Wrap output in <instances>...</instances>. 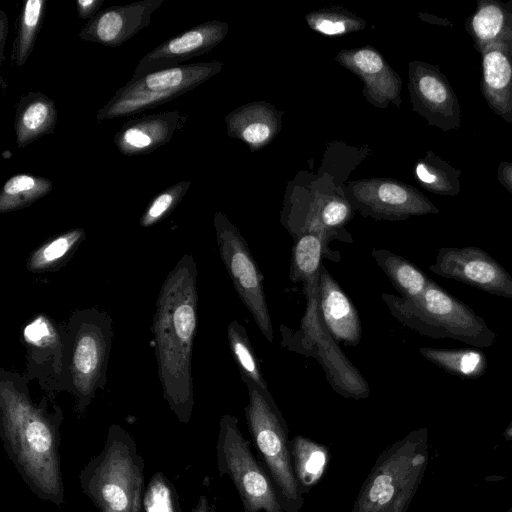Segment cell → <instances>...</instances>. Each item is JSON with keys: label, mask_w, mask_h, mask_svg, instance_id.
Instances as JSON below:
<instances>
[{"label": "cell", "mask_w": 512, "mask_h": 512, "mask_svg": "<svg viewBox=\"0 0 512 512\" xmlns=\"http://www.w3.org/2000/svg\"><path fill=\"white\" fill-rule=\"evenodd\" d=\"M291 452L295 476L303 495L324 475L329 452L327 447L302 435L291 441Z\"/></svg>", "instance_id": "24"}, {"label": "cell", "mask_w": 512, "mask_h": 512, "mask_svg": "<svg viewBox=\"0 0 512 512\" xmlns=\"http://www.w3.org/2000/svg\"><path fill=\"white\" fill-rule=\"evenodd\" d=\"M164 0H139L100 10L79 31L84 41L118 47L151 23L152 14Z\"/></svg>", "instance_id": "16"}, {"label": "cell", "mask_w": 512, "mask_h": 512, "mask_svg": "<svg viewBox=\"0 0 512 512\" xmlns=\"http://www.w3.org/2000/svg\"><path fill=\"white\" fill-rule=\"evenodd\" d=\"M143 510L144 512H181L178 492L161 471L154 473L145 487Z\"/></svg>", "instance_id": "32"}, {"label": "cell", "mask_w": 512, "mask_h": 512, "mask_svg": "<svg viewBox=\"0 0 512 512\" xmlns=\"http://www.w3.org/2000/svg\"><path fill=\"white\" fill-rule=\"evenodd\" d=\"M228 30L226 22L212 20L165 40L139 60L131 79L183 65L192 58L210 52L224 40Z\"/></svg>", "instance_id": "15"}, {"label": "cell", "mask_w": 512, "mask_h": 512, "mask_svg": "<svg viewBox=\"0 0 512 512\" xmlns=\"http://www.w3.org/2000/svg\"><path fill=\"white\" fill-rule=\"evenodd\" d=\"M317 302L321 322L332 338L346 346L358 345L362 326L357 308L324 264L319 271Z\"/></svg>", "instance_id": "19"}, {"label": "cell", "mask_w": 512, "mask_h": 512, "mask_svg": "<svg viewBox=\"0 0 512 512\" xmlns=\"http://www.w3.org/2000/svg\"><path fill=\"white\" fill-rule=\"evenodd\" d=\"M187 120V115L178 111L143 115L125 121L113 142L122 155L149 154L170 142L175 133L184 129Z\"/></svg>", "instance_id": "18"}, {"label": "cell", "mask_w": 512, "mask_h": 512, "mask_svg": "<svg viewBox=\"0 0 512 512\" xmlns=\"http://www.w3.org/2000/svg\"><path fill=\"white\" fill-rule=\"evenodd\" d=\"M381 298L391 315L404 326L434 339L449 338L448 334L424 311L415 298H404L387 292L382 293Z\"/></svg>", "instance_id": "29"}, {"label": "cell", "mask_w": 512, "mask_h": 512, "mask_svg": "<svg viewBox=\"0 0 512 512\" xmlns=\"http://www.w3.org/2000/svg\"><path fill=\"white\" fill-rule=\"evenodd\" d=\"M429 269L438 276L512 300V275L481 248H440Z\"/></svg>", "instance_id": "12"}, {"label": "cell", "mask_w": 512, "mask_h": 512, "mask_svg": "<svg viewBox=\"0 0 512 512\" xmlns=\"http://www.w3.org/2000/svg\"><path fill=\"white\" fill-rule=\"evenodd\" d=\"M506 512H512V506Z\"/></svg>", "instance_id": "43"}, {"label": "cell", "mask_w": 512, "mask_h": 512, "mask_svg": "<svg viewBox=\"0 0 512 512\" xmlns=\"http://www.w3.org/2000/svg\"><path fill=\"white\" fill-rule=\"evenodd\" d=\"M319 277V276H318ZM306 308L300 327L291 333L281 325L283 348L315 358L333 390L345 398L364 399L370 394L366 379L349 361L323 326L318 311V278L303 284Z\"/></svg>", "instance_id": "7"}, {"label": "cell", "mask_w": 512, "mask_h": 512, "mask_svg": "<svg viewBox=\"0 0 512 512\" xmlns=\"http://www.w3.org/2000/svg\"><path fill=\"white\" fill-rule=\"evenodd\" d=\"M484 78L493 89H502L510 81L512 69L509 61L499 51L487 53L483 60Z\"/></svg>", "instance_id": "35"}, {"label": "cell", "mask_w": 512, "mask_h": 512, "mask_svg": "<svg viewBox=\"0 0 512 512\" xmlns=\"http://www.w3.org/2000/svg\"><path fill=\"white\" fill-rule=\"evenodd\" d=\"M499 175L504 185L512 192V164H501L499 168Z\"/></svg>", "instance_id": "40"}, {"label": "cell", "mask_w": 512, "mask_h": 512, "mask_svg": "<svg viewBox=\"0 0 512 512\" xmlns=\"http://www.w3.org/2000/svg\"><path fill=\"white\" fill-rule=\"evenodd\" d=\"M410 79L414 93L422 101L428 104L440 105L447 100L446 87L433 73L417 68L411 70Z\"/></svg>", "instance_id": "34"}, {"label": "cell", "mask_w": 512, "mask_h": 512, "mask_svg": "<svg viewBox=\"0 0 512 512\" xmlns=\"http://www.w3.org/2000/svg\"><path fill=\"white\" fill-rule=\"evenodd\" d=\"M220 61L183 64L130 79L96 113L99 122L155 108L195 89L221 72Z\"/></svg>", "instance_id": "8"}, {"label": "cell", "mask_w": 512, "mask_h": 512, "mask_svg": "<svg viewBox=\"0 0 512 512\" xmlns=\"http://www.w3.org/2000/svg\"><path fill=\"white\" fill-rule=\"evenodd\" d=\"M198 319L197 267L183 255L167 274L157 297L152 330L163 397L187 424L194 407L192 350Z\"/></svg>", "instance_id": "2"}, {"label": "cell", "mask_w": 512, "mask_h": 512, "mask_svg": "<svg viewBox=\"0 0 512 512\" xmlns=\"http://www.w3.org/2000/svg\"><path fill=\"white\" fill-rule=\"evenodd\" d=\"M419 352L447 373L461 378L477 379L488 367L485 354L477 349L421 347Z\"/></svg>", "instance_id": "25"}, {"label": "cell", "mask_w": 512, "mask_h": 512, "mask_svg": "<svg viewBox=\"0 0 512 512\" xmlns=\"http://www.w3.org/2000/svg\"><path fill=\"white\" fill-rule=\"evenodd\" d=\"M57 119L58 111L53 99L36 91L22 95L15 107L17 146L24 148L45 135L53 134Z\"/></svg>", "instance_id": "21"}, {"label": "cell", "mask_w": 512, "mask_h": 512, "mask_svg": "<svg viewBox=\"0 0 512 512\" xmlns=\"http://www.w3.org/2000/svg\"><path fill=\"white\" fill-rule=\"evenodd\" d=\"M8 17L4 11H0V64L5 60L4 50L8 36Z\"/></svg>", "instance_id": "38"}, {"label": "cell", "mask_w": 512, "mask_h": 512, "mask_svg": "<svg viewBox=\"0 0 512 512\" xmlns=\"http://www.w3.org/2000/svg\"><path fill=\"white\" fill-rule=\"evenodd\" d=\"M82 492L100 512H141L144 460L131 434L112 424L102 450L79 474Z\"/></svg>", "instance_id": "3"}, {"label": "cell", "mask_w": 512, "mask_h": 512, "mask_svg": "<svg viewBox=\"0 0 512 512\" xmlns=\"http://www.w3.org/2000/svg\"><path fill=\"white\" fill-rule=\"evenodd\" d=\"M428 456L426 427L387 447L365 479L351 512H406L425 474Z\"/></svg>", "instance_id": "4"}, {"label": "cell", "mask_w": 512, "mask_h": 512, "mask_svg": "<svg viewBox=\"0 0 512 512\" xmlns=\"http://www.w3.org/2000/svg\"><path fill=\"white\" fill-rule=\"evenodd\" d=\"M45 7V0H27L22 4L11 51V61L16 67L24 66L34 49Z\"/></svg>", "instance_id": "28"}, {"label": "cell", "mask_w": 512, "mask_h": 512, "mask_svg": "<svg viewBox=\"0 0 512 512\" xmlns=\"http://www.w3.org/2000/svg\"><path fill=\"white\" fill-rule=\"evenodd\" d=\"M112 337L110 316L96 308L74 312L64 327L65 391L74 397L79 418L105 385Z\"/></svg>", "instance_id": "5"}, {"label": "cell", "mask_w": 512, "mask_h": 512, "mask_svg": "<svg viewBox=\"0 0 512 512\" xmlns=\"http://www.w3.org/2000/svg\"><path fill=\"white\" fill-rule=\"evenodd\" d=\"M53 182L42 176L19 173L11 176L0 191V213L24 209L48 195Z\"/></svg>", "instance_id": "27"}, {"label": "cell", "mask_w": 512, "mask_h": 512, "mask_svg": "<svg viewBox=\"0 0 512 512\" xmlns=\"http://www.w3.org/2000/svg\"><path fill=\"white\" fill-rule=\"evenodd\" d=\"M190 186V181H179L158 193L140 217V226L148 228L166 218L178 206Z\"/></svg>", "instance_id": "33"}, {"label": "cell", "mask_w": 512, "mask_h": 512, "mask_svg": "<svg viewBox=\"0 0 512 512\" xmlns=\"http://www.w3.org/2000/svg\"><path fill=\"white\" fill-rule=\"evenodd\" d=\"M219 254L240 300L269 342L273 326L263 288V275L238 228L222 212L213 216Z\"/></svg>", "instance_id": "10"}, {"label": "cell", "mask_w": 512, "mask_h": 512, "mask_svg": "<svg viewBox=\"0 0 512 512\" xmlns=\"http://www.w3.org/2000/svg\"><path fill=\"white\" fill-rule=\"evenodd\" d=\"M85 237L83 228H74L50 238L31 253L27 269L38 273L58 269L72 256Z\"/></svg>", "instance_id": "26"}, {"label": "cell", "mask_w": 512, "mask_h": 512, "mask_svg": "<svg viewBox=\"0 0 512 512\" xmlns=\"http://www.w3.org/2000/svg\"><path fill=\"white\" fill-rule=\"evenodd\" d=\"M335 60L363 82V96L370 104L377 108L399 105L401 80L374 47L344 49Z\"/></svg>", "instance_id": "17"}, {"label": "cell", "mask_w": 512, "mask_h": 512, "mask_svg": "<svg viewBox=\"0 0 512 512\" xmlns=\"http://www.w3.org/2000/svg\"><path fill=\"white\" fill-rule=\"evenodd\" d=\"M504 16L502 11L495 5H488L481 8L472 21L476 35L483 39H492L500 31Z\"/></svg>", "instance_id": "36"}, {"label": "cell", "mask_w": 512, "mask_h": 512, "mask_svg": "<svg viewBox=\"0 0 512 512\" xmlns=\"http://www.w3.org/2000/svg\"><path fill=\"white\" fill-rule=\"evenodd\" d=\"M104 0H77L76 10L78 16L83 20L92 19L99 11Z\"/></svg>", "instance_id": "37"}, {"label": "cell", "mask_w": 512, "mask_h": 512, "mask_svg": "<svg viewBox=\"0 0 512 512\" xmlns=\"http://www.w3.org/2000/svg\"><path fill=\"white\" fill-rule=\"evenodd\" d=\"M22 336L29 378L37 379L48 392L65 391L64 328L40 314L27 323Z\"/></svg>", "instance_id": "13"}, {"label": "cell", "mask_w": 512, "mask_h": 512, "mask_svg": "<svg viewBox=\"0 0 512 512\" xmlns=\"http://www.w3.org/2000/svg\"><path fill=\"white\" fill-rule=\"evenodd\" d=\"M371 254L401 297L415 298L425 291L431 279L409 260L386 249L374 248Z\"/></svg>", "instance_id": "23"}, {"label": "cell", "mask_w": 512, "mask_h": 512, "mask_svg": "<svg viewBox=\"0 0 512 512\" xmlns=\"http://www.w3.org/2000/svg\"><path fill=\"white\" fill-rule=\"evenodd\" d=\"M415 300L449 338L475 348H488L495 343L496 334L484 319L433 280Z\"/></svg>", "instance_id": "14"}, {"label": "cell", "mask_w": 512, "mask_h": 512, "mask_svg": "<svg viewBox=\"0 0 512 512\" xmlns=\"http://www.w3.org/2000/svg\"><path fill=\"white\" fill-rule=\"evenodd\" d=\"M308 26L323 35L339 36L366 27V22L343 7H326L306 14Z\"/></svg>", "instance_id": "31"}, {"label": "cell", "mask_w": 512, "mask_h": 512, "mask_svg": "<svg viewBox=\"0 0 512 512\" xmlns=\"http://www.w3.org/2000/svg\"><path fill=\"white\" fill-rule=\"evenodd\" d=\"M216 460L219 474L233 482L244 512H285L270 475L256 460L233 415L220 419Z\"/></svg>", "instance_id": "9"}, {"label": "cell", "mask_w": 512, "mask_h": 512, "mask_svg": "<svg viewBox=\"0 0 512 512\" xmlns=\"http://www.w3.org/2000/svg\"><path fill=\"white\" fill-rule=\"evenodd\" d=\"M248 389L244 412L250 435L262 457L285 512H300L304 498L297 482L284 416L269 389L243 381Z\"/></svg>", "instance_id": "6"}, {"label": "cell", "mask_w": 512, "mask_h": 512, "mask_svg": "<svg viewBox=\"0 0 512 512\" xmlns=\"http://www.w3.org/2000/svg\"><path fill=\"white\" fill-rule=\"evenodd\" d=\"M61 407L42 398L34 401L26 380L0 372V437L7 458L28 488L40 499L61 506L65 488L60 466Z\"/></svg>", "instance_id": "1"}, {"label": "cell", "mask_w": 512, "mask_h": 512, "mask_svg": "<svg viewBox=\"0 0 512 512\" xmlns=\"http://www.w3.org/2000/svg\"><path fill=\"white\" fill-rule=\"evenodd\" d=\"M282 114L266 102L243 105L225 116L227 133L245 142L251 150L260 149L280 131Z\"/></svg>", "instance_id": "20"}, {"label": "cell", "mask_w": 512, "mask_h": 512, "mask_svg": "<svg viewBox=\"0 0 512 512\" xmlns=\"http://www.w3.org/2000/svg\"><path fill=\"white\" fill-rule=\"evenodd\" d=\"M227 337L233 359L239 369L242 381H251L257 386L268 389L260 363L256 357L245 327L237 320L228 324Z\"/></svg>", "instance_id": "30"}, {"label": "cell", "mask_w": 512, "mask_h": 512, "mask_svg": "<svg viewBox=\"0 0 512 512\" xmlns=\"http://www.w3.org/2000/svg\"><path fill=\"white\" fill-rule=\"evenodd\" d=\"M346 198L361 215L389 221L437 213L438 209L414 188L389 179L350 182Z\"/></svg>", "instance_id": "11"}, {"label": "cell", "mask_w": 512, "mask_h": 512, "mask_svg": "<svg viewBox=\"0 0 512 512\" xmlns=\"http://www.w3.org/2000/svg\"><path fill=\"white\" fill-rule=\"evenodd\" d=\"M293 239L289 278L294 283L303 285L317 279L324 258L334 262L341 259L337 251L331 250L330 243L316 232H305Z\"/></svg>", "instance_id": "22"}, {"label": "cell", "mask_w": 512, "mask_h": 512, "mask_svg": "<svg viewBox=\"0 0 512 512\" xmlns=\"http://www.w3.org/2000/svg\"><path fill=\"white\" fill-rule=\"evenodd\" d=\"M191 512H217L215 503L210 504L206 495H201Z\"/></svg>", "instance_id": "41"}, {"label": "cell", "mask_w": 512, "mask_h": 512, "mask_svg": "<svg viewBox=\"0 0 512 512\" xmlns=\"http://www.w3.org/2000/svg\"><path fill=\"white\" fill-rule=\"evenodd\" d=\"M503 436L507 441L512 442V420L509 422V424L504 429Z\"/></svg>", "instance_id": "42"}, {"label": "cell", "mask_w": 512, "mask_h": 512, "mask_svg": "<svg viewBox=\"0 0 512 512\" xmlns=\"http://www.w3.org/2000/svg\"><path fill=\"white\" fill-rule=\"evenodd\" d=\"M416 175L417 178L427 185L435 184L437 181V176L433 172H431L428 165H426L424 162H419L416 165Z\"/></svg>", "instance_id": "39"}]
</instances>
